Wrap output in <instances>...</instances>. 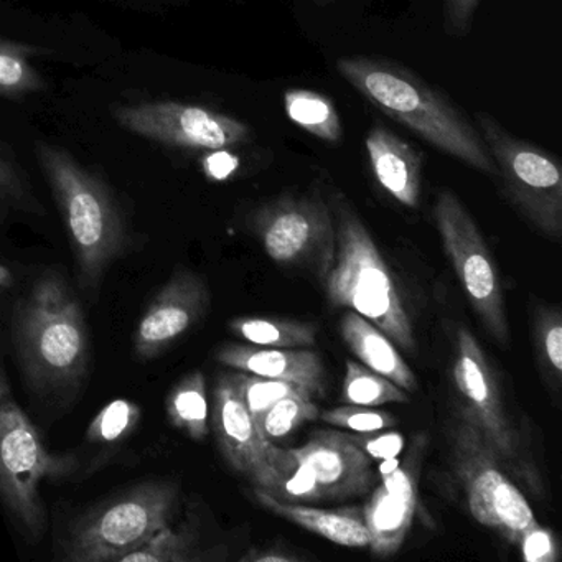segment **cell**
<instances>
[{
    "label": "cell",
    "mask_w": 562,
    "mask_h": 562,
    "mask_svg": "<svg viewBox=\"0 0 562 562\" xmlns=\"http://www.w3.org/2000/svg\"><path fill=\"white\" fill-rule=\"evenodd\" d=\"M337 71L364 100L413 131L440 153L465 166L496 176V166L479 130L442 91L394 61L345 57Z\"/></svg>",
    "instance_id": "cell-1"
},
{
    "label": "cell",
    "mask_w": 562,
    "mask_h": 562,
    "mask_svg": "<svg viewBox=\"0 0 562 562\" xmlns=\"http://www.w3.org/2000/svg\"><path fill=\"white\" fill-rule=\"evenodd\" d=\"M34 154L67 226L78 281L85 291L97 294L130 245L123 209L106 180L64 147L37 140Z\"/></svg>",
    "instance_id": "cell-2"
},
{
    "label": "cell",
    "mask_w": 562,
    "mask_h": 562,
    "mask_svg": "<svg viewBox=\"0 0 562 562\" xmlns=\"http://www.w3.org/2000/svg\"><path fill=\"white\" fill-rule=\"evenodd\" d=\"M14 337L25 376L38 393L80 387L90 360L87 322L60 274L41 276L18 302Z\"/></svg>",
    "instance_id": "cell-3"
},
{
    "label": "cell",
    "mask_w": 562,
    "mask_h": 562,
    "mask_svg": "<svg viewBox=\"0 0 562 562\" xmlns=\"http://www.w3.org/2000/svg\"><path fill=\"white\" fill-rule=\"evenodd\" d=\"M328 205L337 236L334 266L324 281L328 301L357 312L401 350L414 353L413 324L376 243L341 193H334Z\"/></svg>",
    "instance_id": "cell-4"
},
{
    "label": "cell",
    "mask_w": 562,
    "mask_h": 562,
    "mask_svg": "<svg viewBox=\"0 0 562 562\" xmlns=\"http://www.w3.org/2000/svg\"><path fill=\"white\" fill-rule=\"evenodd\" d=\"M74 453H54L22 411L0 358V499L31 541L44 538L48 519L42 483L70 476Z\"/></svg>",
    "instance_id": "cell-5"
},
{
    "label": "cell",
    "mask_w": 562,
    "mask_h": 562,
    "mask_svg": "<svg viewBox=\"0 0 562 562\" xmlns=\"http://www.w3.org/2000/svg\"><path fill=\"white\" fill-rule=\"evenodd\" d=\"M179 485L149 480L104 499L71 525L65 544L70 562H121L176 515Z\"/></svg>",
    "instance_id": "cell-6"
},
{
    "label": "cell",
    "mask_w": 562,
    "mask_h": 562,
    "mask_svg": "<svg viewBox=\"0 0 562 562\" xmlns=\"http://www.w3.org/2000/svg\"><path fill=\"white\" fill-rule=\"evenodd\" d=\"M479 133L509 202L546 238L562 235V172L552 154L519 139L490 114H475Z\"/></svg>",
    "instance_id": "cell-7"
},
{
    "label": "cell",
    "mask_w": 562,
    "mask_h": 562,
    "mask_svg": "<svg viewBox=\"0 0 562 562\" xmlns=\"http://www.w3.org/2000/svg\"><path fill=\"white\" fill-rule=\"evenodd\" d=\"M249 226L271 261L312 271L324 282L337 251L334 213L317 193L284 195L259 205Z\"/></svg>",
    "instance_id": "cell-8"
},
{
    "label": "cell",
    "mask_w": 562,
    "mask_h": 562,
    "mask_svg": "<svg viewBox=\"0 0 562 562\" xmlns=\"http://www.w3.org/2000/svg\"><path fill=\"white\" fill-rule=\"evenodd\" d=\"M450 457L473 518L516 546L522 531L536 522L531 506L479 430L459 414L450 427Z\"/></svg>",
    "instance_id": "cell-9"
},
{
    "label": "cell",
    "mask_w": 562,
    "mask_h": 562,
    "mask_svg": "<svg viewBox=\"0 0 562 562\" xmlns=\"http://www.w3.org/2000/svg\"><path fill=\"white\" fill-rule=\"evenodd\" d=\"M452 376L459 394L457 414L479 430L503 469L526 480L532 492L539 490L541 480L532 475L535 470H529L528 459L503 407L495 374L479 341L467 328L457 331Z\"/></svg>",
    "instance_id": "cell-10"
},
{
    "label": "cell",
    "mask_w": 562,
    "mask_h": 562,
    "mask_svg": "<svg viewBox=\"0 0 562 562\" xmlns=\"http://www.w3.org/2000/svg\"><path fill=\"white\" fill-rule=\"evenodd\" d=\"M434 220L443 251L480 321L495 340L508 344L509 327L498 268L472 215L456 193L442 190L434 205Z\"/></svg>",
    "instance_id": "cell-11"
},
{
    "label": "cell",
    "mask_w": 562,
    "mask_h": 562,
    "mask_svg": "<svg viewBox=\"0 0 562 562\" xmlns=\"http://www.w3.org/2000/svg\"><path fill=\"white\" fill-rule=\"evenodd\" d=\"M121 130L133 136L189 150L235 149L252 140V131L238 117L180 101L117 104L111 110Z\"/></svg>",
    "instance_id": "cell-12"
},
{
    "label": "cell",
    "mask_w": 562,
    "mask_h": 562,
    "mask_svg": "<svg viewBox=\"0 0 562 562\" xmlns=\"http://www.w3.org/2000/svg\"><path fill=\"white\" fill-rule=\"evenodd\" d=\"M210 419L226 463L246 476L252 486L268 492L274 480L272 453L276 446L262 439L255 417L239 397L229 374H222L216 380Z\"/></svg>",
    "instance_id": "cell-13"
},
{
    "label": "cell",
    "mask_w": 562,
    "mask_h": 562,
    "mask_svg": "<svg viewBox=\"0 0 562 562\" xmlns=\"http://www.w3.org/2000/svg\"><path fill=\"white\" fill-rule=\"evenodd\" d=\"M209 308L210 291L202 276L190 269L173 272L137 325L134 353L140 360L166 353L203 321Z\"/></svg>",
    "instance_id": "cell-14"
},
{
    "label": "cell",
    "mask_w": 562,
    "mask_h": 562,
    "mask_svg": "<svg viewBox=\"0 0 562 562\" xmlns=\"http://www.w3.org/2000/svg\"><path fill=\"white\" fill-rule=\"evenodd\" d=\"M424 442H416L409 459L397 465L394 459L383 460L380 485L374 488L363 509L364 525L370 531V549L374 555L396 554L413 526L417 508V462Z\"/></svg>",
    "instance_id": "cell-15"
},
{
    "label": "cell",
    "mask_w": 562,
    "mask_h": 562,
    "mask_svg": "<svg viewBox=\"0 0 562 562\" xmlns=\"http://www.w3.org/2000/svg\"><path fill=\"white\" fill-rule=\"evenodd\" d=\"M291 452L311 470L324 498L364 495L373 486L370 457L351 442L347 432L322 430Z\"/></svg>",
    "instance_id": "cell-16"
},
{
    "label": "cell",
    "mask_w": 562,
    "mask_h": 562,
    "mask_svg": "<svg viewBox=\"0 0 562 562\" xmlns=\"http://www.w3.org/2000/svg\"><path fill=\"white\" fill-rule=\"evenodd\" d=\"M216 361L258 376L289 381L312 396H324L325 368L321 357L307 348H269L258 345H223L215 353Z\"/></svg>",
    "instance_id": "cell-17"
},
{
    "label": "cell",
    "mask_w": 562,
    "mask_h": 562,
    "mask_svg": "<svg viewBox=\"0 0 562 562\" xmlns=\"http://www.w3.org/2000/svg\"><path fill=\"white\" fill-rule=\"evenodd\" d=\"M368 164L381 189L407 209H417L423 187V156L380 124L364 139Z\"/></svg>",
    "instance_id": "cell-18"
},
{
    "label": "cell",
    "mask_w": 562,
    "mask_h": 562,
    "mask_svg": "<svg viewBox=\"0 0 562 562\" xmlns=\"http://www.w3.org/2000/svg\"><path fill=\"white\" fill-rule=\"evenodd\" d=\"M255 496L266 509L345 548H370V531L363 512L357 508L321 509L301 503L282 502L265 490L256 488Z\"/></svg>",
    "instance_id": "cell-19"
},
{
    "label": "cell",
    "mask_w": 562,
    "mask_h": 562,
    "mask_svg": "<svg viewBox=\"0 0 562 562\" xmlns=\"http://www.w3.org/2000/svg\"><path fill=\"white\" fill-rule=\"evenodd\" d=\"M340 331L351 353L358 357L364 367L393 381L407 393L417 390L416 374L407 367L396 350V345L380 328L374 327L357 312L350 311L341 317Z\"/></svg>",
    "instance_id": "cell-20"
},
{
    "label": "cell",
    "mask_w": 562,
    "mask_h": 562,
    "mask_svg": "<svg viewBox=\"0 0 562 562\" xmlns=\"http://www.w3.org/2000/svg\"><path fill=\"white\" fill-rule=\"evenodd\" d=\"M166 409L172 426L190 439L203 440L209 436V397L202 371H192L172 387Z\"/></svg>",
    "instance_id": "cell-21"
},
{
    "label": "cell",
    "mask_w": 562,
    "mask_h": 562,
    "mask_svg": "<svg viewBox=\"0 0 562 562\" xmlns=\"http://www.w3.org/2000/svg\"><path fill=\"white\" fill-rule=\"evenodd\" d=\"M284 106L289 120L317 139L338 144L344 137L340 114L325 94L302 88L288 90L284 93Z\"/></svg>",
    "instance_id": "cell-22"
},
{
    "label": "cell",
    "mask_w": 562,
    "mask_h": 562,
    "mask_svg": "<svg viewBox=\"0 0 562 562\" xmlns=\"http://www.w3.org/2000/svg\"><path fill=\"white\" fill-rule=\"evenodd\" d=\"M233 335L258 347L305 348L317 340V327L289 318L239 317L229 322Z\"/></svg>",
    "instance_id": "cell-23"
},
{
    "label": "cell",
    "mask_w": 562,
    "mask_h": 562,
    "mask_svg": "<svg viewBox=\"0 0 562 562\" xmlns=\"http://www.w3.org/2000/svg\"><path fill=\"white\" fill-rule=\"evenodd\" d=\"M38 55L34 45L0 38V98L24 100L47 90V81L32 64Z\"/></svg>",
    "instance_id": "cell-24"
},
{
    "label": "cell",
    "mask_w": 562,
    "mask_h": 562,
    "mask_svg": "<svg viewBox=\"0 0 562 562\" xmlns=\"http://www.w3.org/2000/svg\"><path fill=\"white\" fill-rule=\"evenodd\" d=\"M341 401L355 406L380 407L384 404H403L409 401L404 390L363 363L347 361Z\"/></svg>",
    "instance_id": "cell-25"
},
{
    "label": "cell",
    "mask_w": 562,
    "mask_h": 562,
    "mask_svg": "<svg viewBox=\"0 0 562 562\" xmlns=\"http://www.w3.org/2000/svg\"><path fill=\"white\" fill-rule=\"evenodd\" d=\"M272 470L274 480L268 493L274 498L289 503L318 502L324 498V493L311 470L301 460L295 459L291 449L276 446L272 453Z\"/></svg>",
    "instance_id": "cell-26"
},
{
    "label": "cell",
    "mask_w": 562,
    "mask_h": 562,
    "mask_svg": "<svg viewBox=\"0 0 562 562\" xmlns=\"http://www.w3.org/2000/svg\"><path fill=\"white\" fill-rule=\"evenodd\" d=\"M317 417L318 407L314 403V397L305 391H301V393L282 397L278 403L262 411L255 420L262 439L278 446V442L291 436L302 424L317 419Z\"/></svg>",
    "instance_id": "cell-27"
},
{
    "label": "cell",
    "mask_w": 562,
    "mask_h": 562,
    "mask_svg": "<svg viewBox=\"0 0 562 562\" xmlns=\"http://www.w3.org/2000/svg\"><path fill=\"white\" fill-rule=\"evenodd\" d=\"M12 212L42 215L44 209L38 205L34 187L24 167L8 146L0 144V225Z\"/></svg>",
    "instance_id": "cell-28"
},
{
    "label": "cell",
    "mask_w": 562,
    "mask_h": 562,
    "mask_svg": "<svg viewBox=\"0 0 562 562\" xmlns=\"http://www.w3.org/2000/svg\"><path fill=\"white\" fill-rule=\"evenodd\" d=\"M205 559L200 554L195 536L189 529H173L169 525L124 555L121 562H192Z\"/></svg>",
    "instance_id": "cell-29"
},
{
    "label": "cell",
    "mask_w": 562,
    "mask_h": 562,
    "mask_svg": "<svg viewBox=\"0 0 562 562\" xmlns=\"http://www.w3.org/2000/svg\"><path fill=\"white\" fill-rule=\"evenodd\" d=\"M535 348L542 376L559 390L562 374V321L558 308H542L535 324Z\"/></svg>",
    "instance_id": "cell-30"
},
{
    "label": "cell",
    "mask_w": 562,
    "mask_h": 562,
    "mask_svg": "<svg viewBox=\"0 0 562 562\" xmlns=\"http://www.w3.org/2000/svg\"><path fill=\"white\" fill-rule=\"evenodd\" d=\"M229 376H232L239 397L255 419L262 411L268 409L282 397L305 391L289 381L272 380V378L258 376V374L245 373V371L232 373Z\"/></svg>",
    "instance_id": "cell-31"
},
{
    "label": "cell",
    "mask_w": 562,
    "mask_h": 562,
    "mask_svg": "<svg viewBox=\"0 0 562 562\" xmlns=\"http://www.w3.org/2000/svg\"><path fill=\"white\" fill-rule=\"evenodd\" d=\"M140 420V409L136 403L116 400L101 409L88 427V439L94 443H114L134 432Z\"/></svg>",
    "instance_id": "cell-32"
},
{
    "label": "cell",
    "mask_w": 562,
    "mask_h": 562,
    "mask_svg": "<svg viewBox=\"0 0 562 562\" xmlns=\"http://www.w3.org/2000/svg\"><path fill=\"white\" fill-rule=\"evenodd\" d=\"M322 420L355 434L378 432V430L391 429L397 424L393 414L374 409V407L355 406V404L325 411L322 414Z\"/></svg>",
    "instance_id": "cell-33"
},
{
    "label": "cell",
    "mask_w": 562,
    "mask_h": 562,
    "mask_svg": "<svg viewBox=\"0 0 562 562\" xmlns=\"http://www.w3.org/2000/svg\"><path fill=\"white\" fill-rule=\"evenodd\" d=\"M516 546L528 562H554L559 558L554 535L549 529L542 528L538 521L522 531Z\"/></svg>",
    "instance_id": "cell-34"
},
{
    "label": "cell",
    "mask_w": 562,
    "mask_h": 562,
    "mask_svg": "<svg viewBox=\"0 0 562 562\" xmlns=\"http://www.w3.org/2000/svg\"><path fill=\"white\" fill-rule=\"evenodd\" d=\"M351 442L363 450L368 457H373L378 460H391L400 456L404 447V437L396 432H378L368 434H348Z\"/></svg>",
    "instance_id": "cell-35"
},
{
    "label": "cell",
    "mask_w": 562,
    "mask_h": 562,
    "mask_svg": "<svg viewBox=\"0 0 562 562\" xmlns=\"http://www.w3.org/2000/svg\"><path fill=\"white\" fill-rule=\"evenodd\" d=\"M480 0H446V32L452 37H463L472 29Z\"/></svg>",
    "instance_id": "cell-36"
},
{
    "label": "cell",
    "mask_w": 562,
    "mask_h": 562,
    "mask_svg": "<svg viewBox=\"0 0 562 562\" xmlns=\"http://www.w3.org/2000/svg\"><path fill=\"white\" fill-rule=\"evenodd\" d=\"M241 562H297L302 561V555L295 554L291 549L284 548H266L258 551L252 549L248 554L239 558Z\"/></svg>",
    "instance_id": "cell-37"
},
{
    "label": "cell",
    "mask_w": 562,
    "mask_h": 562,
    "mask_svg": "<svg viewBox=\"0 0 562 562\" xmlns=\"http://www.w3.org/2000/svg\"><path fill=\"white\" fill-rule=\"evenodd\" d=\"M14 285V276L8 266L0 265V291H9Z\"/></svg>",
    "instance_id": "cell-38"
},
{
    "label": "cell",
    "mask_w": 562,
    "mask_h": 562,
    "mask_svg": "<svg viewBox=\"0 0 562 562\" xmlns=\"http://www.w3.org/2000/svg\"><path fill=\"white\" fill-rule=\"evenodd\" d=\"M315 2H317L318 5H328L331 4L334 0H315Z\"/></svg>",
    "instance_id": "cell-39"
}]
</instances>
